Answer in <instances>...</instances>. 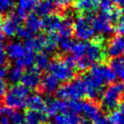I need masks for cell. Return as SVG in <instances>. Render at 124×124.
<instances>
[{
	"instance_id": "obj_1",
	"label": "cell",
	"mask_w": 124,
	"mask_h": 124,
	"mask_svg": "<svg viewBox=\"0 0 124 124\" xmlns=\"http://www.w3.org/2000/svg\"><path fill=\"white\" fill-rule=\"evenodd\" d=\"M116 79V75L110 67L104 64L94 65L88 74L84 75L82 80L86 88V95L90 101L100 98L101 89L107 83H111Z\"/></svg>"
},
{
	"instance_id": "obj_2",
	"label": "cell",
	"mask_w": 124,
	"mask_h": 124,
	"mask_svg": "<svg viewBox=\"0 0 124 124\" xmlns=\"http://www.w3.org/2000/svg\"><path fill=\"white\" fill-rule=\"evenodd\" d=\"M56 96L62 101H78L86 95V88L82 78L70 80L58 87Z\"/></svg>"
},
{
	"instance_id": "obj_3",
	"label": "cell",
	"mask_w": 124,
	"mask_h": 124,
	"mask_svg": "<svg viewBox=\"0 0 124 124\" xmlns=\"http://www.w3.org/2000/svg\"><path fill=\"white\" fill-rule=\"evenodd\" d=\"M29 96V90L23 85L14 84L4 96V103L6 106L14 109H21L26 107L27 98Z\"/></svg>"
},
{
	"instance_id": "obj_4",
	"label": "cell",
	"mask_w": 124,
	"mask_h": 124,
	"mask_svg": "<svg viewBox=\"0 0 124 124\" xmlns=\"http://www.w3.org/2000/svg\"><path fill=\"white\" fill-rule=\"evenodd\" d=\"M124 85L116 82L109 85L101 95V105L106 110H113L120 104L123 97Z\"/></svg>"
},
{
	"instance_id": "obj_5",
	"label": "cell",
	"mask_w": 124,
	"mask_h": 124,
	"mask_svg": "<svg viewBox=\"0 0 124 124\" xmlns=\"http://www.w3.org/2000/svg\"><path fill=\"white\" fill-rule=\"evenodd\" d=\"M92 14L86 16H79L74 20L73 24V34L75 37L81 41H86L92 39L95 34L93 29L91 18Z\"/></svg>"
},
{
	"instance_id": "obj_6",
	"label": "cell",
	"mask_w": 124,
	"mask_h": 124,
	"mask_svg": "<svg viewBox=\"0 0 124 124\" xmlns=\"http://www.w3.org/2000/svg\"><path fill=\"white\" fill-rule=\"evenodd\" d=\"M48 71L51 75L57 78L59 81L69 82L72 80L75 77L74 70L68 66L63 58H58L51 60L48 65Z\"/></svg>"
},
{
	"instance_id": "obj_7",
	"label": "cell",
	"mask_w": 124,
	"mask_h": 124,
	"mask_svg": "<svg viewBox=\"0 0 124 124\" xmlns=\"http://www.w3.org/2000/svg\"><path fill=\"white\" fill-rule=\"evenodd\" d=\"M103 39L98 37L94 39L92 42L87 43V48L84 58L89 62L90 65L96 64L104 59V49H103Z\"/></svg>"
},
{
	"instance_id": "obj_8",
	"label": "cell",
	"mask_w": 124,
	"mask_h": 124,
	"mask_svg": "<svg viewBox=\"0 0 124 124\" xmlns=\"http://www.w3.org/2000/svg\"><path fill=\"white\" fill-rule=\"evenodd\" d=\"M91 24L94 31L101 35H109L110 33H112V20L108 14L101 13L96 16H92Z\"/></svg>"
},
{
	"instance_id": "obj_9",
	"label": "cell",
	"mask_w": 124,
	"mask_h": 124,
	"mask_svg": "<svg viewBox=\"0 0 124 124\" xmlns=\"http://www.w3.org/2000/svg\"><path fill=\"white\" fill-rule=\"evenodd\" d=\"M46 115L48 117H54L60 113H69V101L49 99L46 102Z\"/></svg>"
},
{
	"instance_id": "obj_10",
	"label": "cell",
	"mask_w": 124,
	"mask_h": 124,
	"mask_svg": "<svg viewBox=\"0 0 124 124\" xmlns=\"http://www.w3.org/2000/svg\"><path fill=\"white\" fill-rule=\"evenodd\" d=\"M20 18L16 14H10L5 17L0 24V28L4 36L12 38L16 34L17 28L19 27Z\"/></svg>"
},
{
	"instance_id": "obj_11",
	"label": "cell",
	"mask_w": 124,
	"mask_h": 124,
	"mask_svg": "<svg viewBox=\"0 0 124 124\" xmlns=\"http://www.w3.org/2000/svg\"><path fill=\"white\" fill-rule=\"evenodd\" d=\"M41 80L40 71L36 68H31L27 70L25 73H23L20 81L22 82V85L25 86L27 89H35L39 88Z\"/></svg>"
},
{
	"instance_id": "obj_12",
	"label": "cell",
	"mask_w": 124,
	"mask_h": 124,
	"mask_svg": "<svg viewBox=\"0 0 124 124\" xmlns=\"http://www.w3.org/2000/svg\"><path fill=\"white\" fill-rule=\"evenodd\" d=\"M107 55L109 58H119L124 55V36L118 35L110 39L107 46Z\"/></svg>"
},
{
	"instance_id": "obj_13",
	"label": "cell",
	"mask_w": 124,
	"mask_h": 124,
	"mask_svg": "<svg viewBox=\"0 0 124 124\" xmlns=\"http://www.w3.org/2000/svg\"><path fill=\"white\" fill-rule=\"evenodd\" d=\"M62 17L60 15L58 14H51L46 16H44V18L41 20V28H43L47 33H53L58 31L62 22Z\"/></svg>"
},
{
	"instance_id": "obj_14",
	"label": "cell",
	"mask_w": 124,
	"mask_h": 124,
	"mask_svg": "<svg viewBox=\"0 0 124 124\" xmlns=\"http://www.w3.org/2000/svg\"><path fill=\"white\" fill-rule=\"evenodd\" d=\"M40 91L45 94H52L57 91L59 87V80L51 74H46L39 84Z\"/></svg>"
},
{
	"instance_id": "obj_15",
	"label": "cell",
	"mask_w": 124,
	"mask_h": 124,
	"mask_svg": "<svg viewBox=\"0 0 124 124\" xmlns=\"http://www.w3.org/2000/svg\"><path fill=\"white\" fill-rule=\"evenodd\" d=\"M26 51L27 49L25 48L24 45L18 41H11L6 46L7 57L13 61H16L18 58H21Z\"/></svg>"
},
{
	"instance_id": "obj_16",
	"label": "cell",
	"mask_w": 124,
	"mask_h": 124,
	"mask_svg": "<svg viewBox=\"0 0 124 124\" xmlns=\"http://www.w3.org/2000/svg\"><path fill=\"white\" fill-rule=\"evenodd\" d=\"M37 3V0H18L16 15L19 17L20 20L26 19L27 16L31 14V11L35 9Z\"/></svg>"
},
{
	"instance_id": "obj_17",
	"label": "cell",
	"mask_w": 124,
	"mask_h": 124,
	"mask_svg": "<svg viewBox=\"0 0 124 124\" xmlns=\"http://www.w3.org/2000/svg\"><path fill=\"white\" fill-rule=\"evenodd\" d=\"M80 113H82L85 116V119L91 120V121H93L98 116H100L101 114L100 107L93 101L81 102Z\"/></svg>"
},
{
	"instance_id": "obj_18",
	"label": "cell",
	"mask_w": 124,
	"mask_h": 124,
	"mask_svg": "<svg viewBox=\"0 0 124 124\" xmlns=\"http://www.w3.org/2000/svg\"><path fill=\"white\" fill-rule=\"evenodd\" d=\"M58 8L55 0H40L37 3L35 9L38 16H46L53 14Z\"/></svg>"
},
{
	"instance_id": "obj_19",
	"label": "cell",
	"mask_w": 124,
	"mask_h": 124,
	"mask_svg": "<svg viewBox=\"0 0 124 124\" xmlns=\"http://www.w3.org/2000/svg\"><path fill=\"white\" fill-rule=\"evenodd\" d=\"M100 0H76L75 8L78 12L89 15L97 10Z\"/></svg>"
},
{
	"instance_id": "obj_20",
	"label": "cell",
	"mask_w": 124,
	"mask_h": 124,
	"mask_svg": "<svg viewBox=\"0 0 124 124\" xmlns=\"http://www.w3.org/2000/svg\"><path fill=\"white\" fill-rule=\"evenodd\" d=\"M45 40L46 37L44 35H39L36 37H31L29 39H26L24 46L25 48L28 51H41L44 49V45H45Z\"/></svg>"
},
{
	"instance_id": "obj_21",
	"label": "cell",
	"mask_w": 124,
	"mask_h": 124,
	"mask_svg": "<svg viewBox=\"0 0 124 124\" xmlns=\"http://www.w3.org/2000/svg\"><path fill=\"white\" fill-rule=\"evenodd\" d=\"M73 24L74 20L71 16L68 15L62 18V22L59 28L58 29V35L61 39H70L73 35Z\"/></svg>"
},
{
	"instance_id": "obj_22",
	"label": "cell",
	"mask_w": 124,
	"mask_h": 124,
	"mask_svg": "<svg viewBox=\"0 0 124 124\" xmlns=\"http://www.w3.org/2000/svg\"><path fill=\"white\" fill-rule=\"evenodd\" d=\"M24 27L27 29V31L30 34L31 37L39 33L41 29V19L39 17L38 15L35 14H29L26 17V22Z\"/></svg>"
},
{
	"instance_id": "obj_23",
	"label": "cell",
	"mask_w": 124,
	"mask_h": 124,
	"mask_svg": "<svg viewBox=\"0 0 124 124\" xmlns=\"http://www.w3.org/2000/svg\"><path fill=\"white\" fill-rule=\"evenodd\" d=\"M26 106L30 110L44 112L46 109V101H44V99L39 94L36 93L31 96H28L26 102Z\"/></svg>"
},
{
	"instance_id": "obj_24",
	"label": "cell",
	"mask_w": 124,
	"mask_h": 124,
	"mask_svg": "<svg viewBox=\"0 0 124 124\" xmlns=\"http://www.w3.org/2000/svg\"><path fill=\"white\" fill-rule=\"evenodd\" d=\"M47 117L44 112L28 110L25 114V122L26 124H46Z\"/></svg>"
},
{
	"instance_id": "obj_25",
	"label": "cell",
	"mask_w": 124,
	"mask_h": 124,
	"mask_svg": "<svg viewBox=\"0 0 124 124\" xmlns=\"http://www.w3.org/2000/svg\"><path fill=\"white\" fill-rule=\"evenodd\" d=\"M60 37L56 32L53 33H48V36L46 37L45 40V45H44V49L46 53H52L54 52L57 47L58 46V43L60 41Z\"/></svg>"
},
{
	"instance_id": "obj_26",
	"label": "cell",
	"mask_w": 124,
	"mask_h": 124,
	"mask_svg": "<svg viewBox=\"0 0 124 124\" xmlns=\"http://www.w3.org/2000/svg\"><path fill=\"white\" fill-rule=\"evenodd\" d=\"M110 68L112 69L116 77L124 80V57L114 58L110 61Z\"/></svg>"
},
{
	"instance_id": "obj_27",
	"label": "cell",
	"mask_w": 124,
	"mask_h": 124,
	"mask_svg": "<svg viewBox=\"0 0 124 124\" xmlns=\"http://www.w3.org/2000/svg\"><path fill=\"white\" fill-rule=\"evenodd\" d=\"M34 61H35L34 52L27 50L21 58H18L15 62L16 66H18L23 69V68H30V67H32V65L34 64Z\"/></svg>"
},
{
	"instance_id": "obj_28",
	"label": "cell",
	"mask_w": 124,
	"mask_h": 124,
	"mask_svg": "<svg viewBox=\"0 0 124 124\" xmlns=\"http://www.w3.org/2000/svg\"><path fill=\"white\" fill-rule=\"evenodd\" d=\"M35 68L38 69L39 71L41 70H45L48 68V65L50 63V59L47 53L46 52H42V53H39L38 55L35 56Z\"/></svg>"
},
{
	"instance_id": "obj_29",
	"label": "cell",
	"mask_w": 124,
	"mask_h": 124,
	"mask_svg": "<svg viewBox=\"0 0 124 124\" xmlns=\"http://www.w3.org/2000/svg\"><path fill=\"white\" fill-rule=\"evenodd\" d=\"M23 75V70L22 68H20L18 66H14L12 67L10 70L8 71V75L7 77L8 78V81L12 83V84H16L17 82L20 81L21 78Z\"/></svg>"
},
{
	"instance_id": "obj_30",
	"label": "cell",
	"mask_w": 124,
	"mask_h": 124,
	"mask_svg": "<svg viewBox=\"0 0 124 124\" xmlns=\"http://www.w3.org/2000/svg\"><path fill=\"white\" fill-rule=\"evenodd\" d=\"M86 48H87V43L83 42V41H78V42L75 41L70 52L78 59V58H80L82 57H84L86 52Z\"/></svg>"
},
{
	"instance_id": "obj_31",
	"label": "cell",
	"mask_w": 124,
	"mask_h": 124,
	"mask_svg": "<svg viewBox=\"0 0 124 124\" xmlns=\"http://www.w3.org/2000/svg\"><path fill=\"white\" fill-rule=\"evenodd\" d=\"M9 120L12 124H23L25 122V115L19 109H13L9 116Z\"/></svg>"
},
{
	"instance_id": "obj_32",
	"label": "cell",
	"mask_w": 124,
	"mask_h": 124,
	"mask_svg": "<svg viewBox=\"0 0 124 124\" xmlns=\"http://www.w3.org/2000/svg\"><path fill=\"white\" fill-rule=\"evenodd\" d=\"M99 6L101 8V13L108 14V15L111 14L113 10L115 9V7H114L112 0H100Z\"/></svg>"
},
{
	"instance_id": "obj_33",
	"label": "cell",
	"mask_w": 124,
	"mask_h": 124,
	"mask_svg": "<svg viewBox=\"0 0 124 124\" xmlns=\"http://www.w3.org/2000/svg\"><path fill=\"white\" fill-rule=\"evenodd\" d=\"M74 42H75V41H74V40H71L70 39H60V41L58 43L59 49H60L62 52H64V53L70 52L72 46H73Z\"/></svg>"
},
{
	"instance_id": "obj_34",
	"label": "cell",
	"mask_w": 124,
	"mask_h": 124,
	"mask_svg": "<svg viewBox=\"0 0 124 124\" xmlns=\"http://www.w3.org/2000/svg\"><path fill=\"white\" fill-rule=\"evenodd\" d=\"M14 7L13 0H0V15H6Z\"/></svg>"
},
{
	"instance_id": "obj_35",
	"label": "cell",
	"mask_w": 124,
	"mask_h": 124,
	"mask_svg": "<svg viewBox=\"0 0 124 124\" xmlns=\"http://www.w3.org/2000/svg\"><path fill=\"white\" fill-rule=\"evenodd\" d=\"M110 120L114 124H124V109L114 110L110 116Z\"/></svg>"
},
{
	"instance_id": "obj_36",
	"label": "cell",
	"mask_w": 124,
	"mask_h": 124,
	"mask_svg": "<svg viewBox=\"0 0 124 124\" xmlns=\"http://www.w3.org/2000/svg\"><path fill=\"white\" fill-rule=\"evenodd\" d=\"M64 115L66 124H80L81 119L78 114L75 113H62Z\"/></svg>"
},
{
	"instance_id": "obj_37",
	"label": "cell",
	"mask_w": 124,
	"mask_h": 124,
	"mask_svg": "<svg viewBox=\"0 0 124 124\" xmlns=\"http://www.w3.org/2000/svg\"><path fill=\"white\" fill-rule=\"evenodd\" d=\"M4 34L0 33V64L6 65L7 63V53H6V47L4 46Z\"/></svg>"
},
{
	"instance_id": "obj_38",
	"label": "cell",
	"mask_w": 124,
	"mask_h": 124,
	"mask_svg": "<svg viewBox=\"0 0 124 124\" xmlns=\"http://www.w3.org/2000/svg\"><path fill=\"white\" fill-rule=\"evenodd\" d=\"M63 60L66 62L68 66H70L71 69H77V58L74 57L73 55H67L65 57H63Z\"/></svg>"
},
{
	"instance_id": "obj_39",
	"label": "cell",
	"mask_w": 124,
	"mask_h": 124,
	"mask_svg": "<svg viewBox=\"0 0 124 124\" xmlns=\"http://www.w3.org/2000/svg\"><path fill=\"white\" fill-rule=\"evenodd\" d=\"M118 23L116 26V31L119 33V35L124 36V12L120 14V18L117 20Z\"/></svg>"
},
{
	"instance_id": "obj_40",
	"label": "cell",
	"mask_w": 124,
	"mask_h": 124,
	"mask_svg": "<svg viewBox=\"0 0 124 124\" xmlns=\"http://www.w3.org/2000/svg\"><path fill=\"white\" fill-rule=\"evenodd\" d=\"M93 124H111V120H110V118H108V117L104 116L101 114L100 116H98L95 120L92 121Z\"/></svg>"
},
{
	"instance_id": "obj_41",
	"label": "cell",
	"mask_w": 124,
	"mask_h": 124,
	"mask_svg": "<svg viewBox=\"0 0 124 124\" xmlns=\"http://www.w3.org/2000/svg\"><path fill=\"white\" fill-rule=\"evenodd\" d=\"M58 8H67L70 7L73 4L74 0H55Z\"/></svg>"
},
{
	"instance_id": "obj_42",
	"label": "cell",
	"mask_w": 124,
	"mask_h": 124,
	"mask_svg": "<svg viewBox=\"0 0 124 124\" xmlns=\"http://www.w3.org/2000/svg\"><path fill=\"white\" fill-rule=\"evenodd\" d=\"M8 90V84L4 79L0 78V101L3 100L5 94Z\"/></svg>"
},
{
	"instance_id": "obj_43",
	"label": "cell",
	"mask_w": 124,
	"mask_h": 124,
	"mask_svg": "<svg viewBox=\"0 0 124 124\" xmlns=\"http://www.w3.org/2000/svg\"><path fill=\"white\" fill-rule=\"evenodd\" d=\"M8 68L5 66V65H2V64H0V78H2V79H4L5 78L7 77V75H8Z\"/></svg>"
},
{
	"instance_id": "obj_44",
	"label": "cell",
	"mask_w": 124,
	"mask_h": 124,
	"mask_svg": "<svg viewBox=\"0 0 124 124\" xmlns=\"http://www.w3.org/2000/svg\"><path fill=\"white\" fill-rule=\"evenodd\" d=\"M112 2L119 8H124V0H112Z\"/></svg>"
},
{
	"instance_id": "obj_45",
	"label": "cell",
	"mask_w": 124,
	"mask_h": 124,
	"mask_svg": "<svg viewBox=\"0 0 124 124\" xmlns=\"http://www.w3.org/2000/svg\"><path fill=\"white\" fill-rule=\"evenodd\" d=\"M80 124H93V123H91V120L85 119V120H81Z\"/></svg>"
},
{
	"instance_id": "obj_46",
	"label": "cell",
	"mask_w": 124,
	"mask_h": 124,
	"mask_svg": "<svg viewBox=\"0 0 124 124\" xmlns=\"http://www.w3.org/2000/svg\"><path fill=\"white\" fill-rule=\"evenodd\" d=\"M120 108L124 109V97L121 98V101H120Z\"/></svg>"
},
{
	"instance_id": "obj_47",
	"label": "cell",
	"mask_w": 124,
	"mask_h": 124,
	"mask_svg": "<svg viewBox=\"0 0 124 124\" xmlns=\"http://www.w3.org/2000/svg\"><path fill=\"white\" fill-rule=\"evenodd\" d=\"M0 124H1V123H0Z\"/></svg>"
},
{
	"instance_id": "obj_48",
	"label": "cell",
	"mask_w": 124,
	"mask_h": 124,
	"mask_svg": "<svg viewBox=\"0 0 124 124\" xmlns=\"http://www.w3.org/2000/svg\"><path fill=\"white\" fill-rule=\"evenodd\" d=\"M0 24H1V23H0Z\"/></svg>"
}]
</instances>
